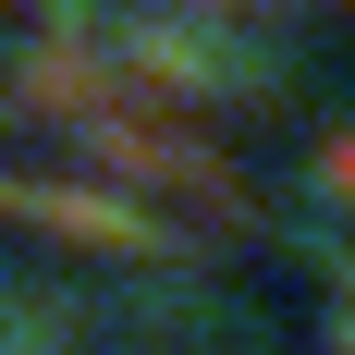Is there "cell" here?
<instances>
[{"mask_svg": "<svg viewBox=\"0 0 355 355\" xmlns=\"http://www.w3.org/2000/svg\"><path fill=\"white\" fill-rule=\"evenodd\" d=\"M0 220H37V233H73V245H110V257H147V245H159L135 209H110V196H62V184H25V172H0Z\"/></svg>", "mask_w": 355, "mask_h": 355, "instance_id": "1", "label": "cell"}, {"mask_svg": "<svg viewBox=\"0 0 355 355\" xmlns=\"http://www.w3.org/2000/svg\"><path fill=\"white\" fill-rule=\"evenodd\" d=\"M0 12H12V0H0Z\"/></svg>", "mask_w": 355, "mask_h": 355, "instance_id": "2", "label": "cell"}]
</instances>
